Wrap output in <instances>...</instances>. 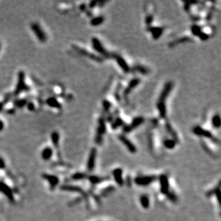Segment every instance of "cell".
Segmentation results:
<instances>
[{"label": "cell", "instance_id": "cell-1", "mask_svg": "<svg viewBox=\"0 0 221 221\" xmlns=\"http://www.w3.org/2000/svg\"><path fill=\"white\" fill-rule=\"evenodd\" d=\"M173 82H168L165 84L164 86V88L162 90L161 94H160L159 99H158V103H165V100H166L167 97H168L170 92L173 88Z\"/></svg>", "mask_w": 221, "mask_h": 221}, {"label": "cell", "instance_id": "cell-2", "mask_svg": "<svg viewBox=\"0 0 221 221\" xmlns=\"http://www.w3.org/2000/svg\"><path fill=\"white\" fill-rule=\"evenodd\" d=\"M92 42L94 49L96 51L99 52V53L101 55H102L104 57H106V58H110L111 55L104 48V47L102 46V44L99 41L98 39L95 37L92 38Z\"/></svg>", "mask_w": 221, "mask_h": 221}, {"label": "cell", "instance_id": "cell-3", "mask_svg": "<svg viewBox=\"0 0 221 221\" xmlns=\"http://www.w3.org/2000/svg\"><path fill=\"white\" fill-rule=\"evenodd\" d=\"M32 30L34 32V33L35 34V35L37 36V37L39 39L40 42H45L47 40V36L45 35V32L43 31L42 29L40 27V26L37 24L33 23L31 25Z\"/></svg>", "mask_w": 221, "mask_h": 221}, {"label": "cell", "instance_id": "cell-4", "mask_svg": "<svg viewBox=\"0 0 221 221\" xmlns=\"http://www.w3.org/2000/svg\"><path fill=\"white\" fill-rule=\"evenodd\" d=\"M155 180V176H141L137 177L135 179V183L137 185H141V186H146V185H150L152 182H153Z\"/></svg>", "mask_w": 221, "mask_h": 221}, {"label": "cell", "instance_id": "cell-5", "mask_svg": "<svg viewBox=\"0 0 221 221\" xmlns=\"http://www.w3.org/2000/svg\"><path fill=\"white\" fill-rule=\"evenodd\" d=\"M96 157H97V150L95 148H92L89 153L88 161H87V169L89 171H92L94 169L95 165Z\"/></svg>", "mask_w": 221, "mask_h": 221}, {"label": "cell", "instance_id": "cell-6", "mask_svg": "<svg viewBox=\"0 0 221 221\" xmlns=\"http://www.w3.org/2000/svg\"><path fill=\"white\" fill-rule=\"evenodd\" d=\"M73 47L76 50H77V52H79L80 54H82V55H84V56L87 57H88V58L92 59V60H94V61L102 62V60H103L102 58H101V57L97 56V55H94V54H92V53H90V52H88L87 51V50H83V49L80 48V47H77V46H74Z\"/></svg>", "mask_w": 221, "mask_h": 221}, {"label": "cell", "instance_id": "cell-7", "mask_svg": "<svg viewBox=\"0 0 221 221\" xmlns=\"http://www.w3.org/2000/svg\"><path fill=\"white\" fill-rule=\"evenodd\" d=\"M140 82V80L138 78H134L130 81L129 85H128L127 87L124 90V92H123V96L125 97V98H127L128 94L130 93L131 91L133 89L135 88L137 86L139 85Z\"/></svg>", "mask_w": 221, "mask_h": 221}, {"label": "cell", "instance_id": "cell-8", "mask_svg": "<svg viewBox=\"0 0 221 221\" xmlns=\"http://www.w3.org/2000/svg\"><path fill=\"white\" fill-rule=\"evenodd\" d=\"M118 137H119V140L122 142L123 144L126 146V148H127V150L130 152V153H136V151H137L136 147L132 143V142L130 141L125 136L122 135H119Z\"/></svg>", "mask_w": 221, "mask_h": 221}, {"label": "cell", "instance_id": "cell-9", "mask_svg": "<svg viewBox=\"0 0 221 221\" xmlns=\"http://www.w3.org/2000/svg\"><path fill=\"white\" fill-rule=\"evenodd\" d=\"M193 131L195 135L198 136H203L205 137L209 138V139H213V136H212L211 132H209L208 130H204L203 128L199 127V126L194 127Z\"/></svg>", "mask_w": 221, "mask_h": 221}, {"label": "cell", "instance_id": "cell-10", "mask_svg": "<svg viewBox=\"0 0 221 221\" xmlns=\"http://www.w3.org/2000/svg\"><path fill=\"white\" fill-rule=\"evenodd\" d=\"M114 58H115L117 64L119 65V66L121 67V69H122L123 72H125V73H128V72L130 71V68L129 65H127V62H126L125 60L122 57L116 55V56L114 57Z\"/></svg>", "mask_w": 221, "mask_h": 221}, {"label": "cell", "instance_id": "cell-11", "mask_svg": "<svg viewBox=\"0 0 221 221\" xmlns=\"http://www.w3.org/2000/svg\"><path fill=\"white\" fill-rule=\"evenodd\" d=\"M160 188H161V192L163 194H168L169 182H168V178L165 175L160 176Z\"/></svg>", "mask_w": 221, "mask_h": 221}, {"label": "cell", "instance_id": "cell-12", "mask_svg": "<svg viewBox=\"0 0 221 221\" xmlns=\"http://www.w3.org/2000/svg\"><path fill=\"white\" fill-rule=\"evenodd\" d=\"M0 191H1V193H4L5 195L8 197V198L10 199L12 201L14 200V198H13L12 190H10V188H9V187H8L7 185H6L5 184L2 183H0Z\"/></svg>", "mask_w": 221, "mask_h": 221}, {"label": "cell", "instance_id": "cell-13", "mask_svg": "<svg viewBox=\"0 0 221 221\" xmlns=\"http://www.w3.org/2000/svg\"><path fill=\"white\" fill-rule=\"evenodd\" d=\"M113 175H114V180L117 182V183L119 185H120V186H122L123 185V179L122 178V170L117 168V169L114 170V171H113Z\"/></svg>", "mask_w": 221, "mask_h": 221}, {"label": "cell", "instance_id": "cell-14", "mask_svg": "<svg viewBox=\"0 0 221 221\" xmlns=\"http://www.w3.org/2000/svg\"><path fill=\"white\" fill-rule=\"evenodd\" d=\"M148 30L152 33V35H153V38L155 40L160 38L163 31V29L160 27H149L148 29Z\"/></svg>", "mask_w": 221, "mask_h": 221}, {"label": "cell", "instance_id": "cell-15", "mask_svg": "<svg viewBox=\"0 0 221 221\" xmlns=\"http://www.w3.org/2000/svg\"><path fill=\"white\" fill-rule=\"evenodd\" d=\"M157 107H158V111H159L160 116V117L165 119L166 117L167 114V109H166V106H165V103H158L157 104Z\"/></svg>", "mask_w": 221, "mask_h": 221}, {"label": "cell", "instance_id": "cell-16", "mask_svg": "<svg viewBox=\"0 0 221 221\" xmlns=\"http://www.w3.org/2000/svg\"><path fill=\"white\" fill-rule=\"evenodd\" d=\"M47 103L49 106L52 107H55V108H61L62 106L60 104V102L57 100V99L54 98V97H50L47 100Z\"/></svg>", "mask_w": 221, "mask_h": 221}, {"label": "cell", "instance_id": "cell-17", "mask_svg": "<svg viewBox=\"0 0 221 221\" xmlns=\"http://www.w3.org/2000/svg\"><path fill=\"white\" fill-rule=\"evenodd\" d=\"M192 40L188 37H183L179 38L177 40H175V41L172 42L171 43L169 44L170 47H174L176 45H178V44L180 43H183V42H191Z\"/></svg>", "mask_w": 221, "mask_h": 221}, {"label": "cell", "instance_id": "cell-18", "mask_svg": "<svg viewBox=\"0 0 221 221\" xmlns=\"http://www.w3.org/2000/svg\"><path fill=\"white\" fill-rule=\"evenodd\" d=\"M144 120H145L144 118H143V117H135L132 120V124H131L130 125V127H131V129L133 130V129H134V128L137 127L138 126L140 125L141 124H143V123L144 122Z\"/></svg>", "mask_w": 221, "mask_h": 221}, {"label": "cell", "instance_id": "cell-19", "mask_svg": "<svg viewBox=\"0 0 221 221\" xmlns=\"http://www.w3.org/2000/svg\"><path fill=\"white\" fill-rule=\"evenodd\" d=\"M44 177H45V179H47V180L50 182L52 187H55L57 184H58V179H57V177L48 175H45Z\"/></svg>", "mask_w": 221, "mask_h": 221}, {"label": "cell", "instance_id": "cell-20", "mask_svg": "<svg viewBox=\"0 0 221 221\" xmlns=\"http://www.w3.org/2000/svg\"><path fill=\"white\" fill-rule=\"evenodd\" d=\"M106 132V126L105 123L102 119H100L99 120V127L97 129V134L99 135H102L104 132Z\"/></svg>", "mask_w": 221, "mask_h": 221}, {"label": "cell", "instance_id": "cell-21", "mask_svg": "<svg viewBox=\"0 0 221 221\" xmlns=\"http://www.w3.org/2000/svg\"><path fill=\"white\" fill-rule=\"evenodd\" d=\"M165 126H166L167 131H168V133H169V134L171 135L172 137H173L174 138V140H175V141H178V135H177L176 132H175L174 130H173V128L172 127L171 125H170L169 122H167V123H166V125H165Z\"/></svg>", "mask_w": 221, "mask_h": 221}, {"label": "cell", "instance_id": "cell-22", "mask_svg": "<svg viewBox=\"0 0 221 221\" xmlns=\"http://www.w3.org/2000/svg\"><path fill=\"white\" fill-rule=\"evenodd\" d=\"M52 150L50 148H45V149L42 151V157L43 159L45 160L50 159V158L52 157Z\"/></svg>", "mask_w": 221, "mask_h": 221}, {"label": "cell", "instance_id": "cell-23", "mask_svg": "<svg viewBox=\"0 0 221 221\" xmlns=\"http://www.w3.org/2000/svg\"><path fill=\"white\" fill-rule=\"evenodd\" d=\"M104 17H94L91 20L90 24L92 26H98V25L101 24L104 22Z\"/></svg>", "mask_w": 221, "mask_h": 221}, {"label": "cell", "instance_id": "cell-24", "mask_svg": "<svg viewBox=\"0 0 221 221\" xmlns=\"http://www.w3.org/2000/svg\"><path fill=\"white\" fill-rule=\"evenodd\" d=\"M164 145L168 149H173L176 145V141L171 139L165 140L164 142Z\"/></svg>", "mask_w": 221, "mask_h": 221}, {"label": "cell", "instance_id": "cell-25", "mask_svg": "<svg viewBox=\"0 0 221 221\" xmlns=\"http://www.w3.org/2000/svg\"><path fill=\"white\" fill-rule=\"evenodd\" d=\"M140 203L142 206L144 207L145 209H148L150 205V201L149 198L146 195H143L140 197Z\"/></svg>", "mask_w": 221, "mask_h": 221}, {"label": "cell", "instance_id": "cell-26", "mask_svg": "<svg viewBox=\"0 0 221 221\" xmlns=\"http://www.w3.org/2000/svg\"><path fill=\"white\" fill-rule=\"evenodd\" d=\"M212 124L214 127L219 128L220 126V117L219 115H215L212 119Z\"/></svg>", "mask_w": 221, "mask_h": 221}, {"label": "cell", "instance_id": "cell-27", "mask_svg": "<svg viewBox=\"0 0 221 221\" xmlns=\"http://www.w3.org/2000/svg\"><path fill=\"white\" fill-rule=\"evenodd\" d=\"M135 70L145 75H148V72H149V70H148V68L142 66V65H136V66H135Z\"/></svg>", "mask_w": 221, "mask_h": 221}, {"label": "cell", "instance_id": "cell-28", "mask_svg": "<svg viewBox=\"0 0 221 221\" xmlns=\"http://www.w3.org/2000/svg\"><path fill=\"white\" fill-rule=\"evenodd\" d=\"M191 32L195 36H199L200 35L201 32V28L198 25H193L191 27Z\"/></svg>", "mask_w": 221, "mask_h": 221}, {"label": "cell", "instance_id": "cell-29", "mask_svg": "<svg viewBox=\"0 0 221 221\" xmlns=\"http://www.w3.org/2000/svg\"><path fill=\"white\" fill-rule=\"evenodd\" d=\"M59 140H60V135L57 132H55L52 133V143H53L55 147L58 146V143H59Z\"/></svg>", "mask_w": 221, "mask_h": 221}, {"label": "cell", "instance_id": "cell-30", "mask_svg": "<svg viewBox=\"0 0 221 221\" xmlns=\"http://www.w3.org/2000/svg\"><path fill=\"white\" fill-rule=\"evenodd\" d=\"M122 125V119H119V118H117V119L114 121V123L112 125V128H113V129H116V128L119 127V126Z\"/></svg>", "mask_w": 221, "mask_h": 221}, {"label": "cell", "instance_id": "cell-31", "mask_svg": "<svg viewBox=\"0 0 221 221\" xmlns=\"http://www.w3.org/2000/svg\"><path fill=\"white\" fill-rule=\"evenodd\" d=\"M103 107H104V110L107 112V111H108L109 108L111 107V103L109 102V101L104 100L103 102Z\"/></svg>", "mask_w": 221, "mask_h": 221}, {"label": "cell", "instance_id": "cell-32", "mask_svg": "<svg viewBox=\"0 0 221 221\" xmlns=\"http://www.w3.org/2000/svg\"><path fill=\"white\" fill-rule=\"evenodd\" d=\"M85 178V175L82 174V173H76V174L72 177V178L75 179V180H80Z\"/></svg>", "mask_w": 221, "mask_h": 221}, {"label": "cell", "instance_id": "cell-33", "mask_svg": "<svg viewBox=\"0 0 221 221\" xmlns=\"http://www.w3.org/2000/svg\"><path fill=\"white\" fill-rule=\"evenodd\" d=\"M199 37H200V38L202 40H203V41H205V40H207V39L209 38V36L207 35V34L202 33V32L200 33V35H199Z\"/></svg>", "mask_w": 221, "mask_h": 221}, {"label": "cell", "instance_id": "cell-34", "mask_svg": "<svg viewBox=\"0 0 221 221\" xmlns=\"http://www.w3.org/2000/svg\"><path fill=\"white\" fill-rule=\"evenodd\" d=\"M153 17L151 16V15H150V16H148L146 17V19H145V22H146V24L149 25L152 22H153Z\"/></svg>", "mask_w": 221, "mask_h": 221}, {"label": "cell", "instance_id": "cell-35", "mask_svg": "<svg viewBox=\"0 0 221 221\" xmlns=\"http://www.w3.org/2000/svg\"><path fill=\"white\" fill-rule=\"evenodd\" d=\"M97 4V1H90V3H89V7H90V8H93V7H94V6H95V5Z\"/></svg>", "mask_w": 221, "mask_h": 221}, {"label": "cell", "instance_id": "cell-36", "mask_svg": "<svg viewBox=\"0 0 221 221\" xmlns=\"http://www.w3.org/2000/svg\"><path fill=\"white\" fill-rule=\"evenodd\" d=\"M4 168V163L2 160L0 159V168Z\"/></svg>", "mask_w": 221, "mask_h": 221}, {"label": "cell", "instance_id": "cell-37", "mask_svg": "<svg viewBox=\"0 0 221 221\" xmlns=\"http://www.w3.org/2000/svg\"><path fill=\"white\" fill-rule=\"evenodd\" d=\"M4 128V123H3L2 121L0 120V131Z\"/></svg>", "mask_w": 221, "mask_h": 221}, {"label": "cell", "instance_id": "cell-38", "mask_svg": "<svg viewBox=\"0 0 221 221\" xmlns=\"http://www.w3.org/2000/svg\"><path fill=\"white\" fill-rule=\"evenodd\" d=\"M80 9H82V10H85V4H82V5H81Z\"/></svg>", "mask_w": 221, "mask_h": 221}, {"label": "cell", "instance_id": "cell-39", "mask_svg": "<svg viewBox=\"0 0 221 221\" xmlns=\"http://www.w3.org/2000/svg\"></svg>", "mask_w": 221, "mask_h": 221}]
</instances>
